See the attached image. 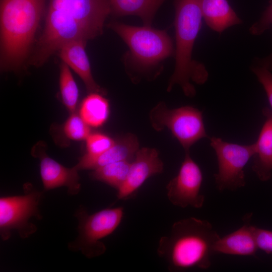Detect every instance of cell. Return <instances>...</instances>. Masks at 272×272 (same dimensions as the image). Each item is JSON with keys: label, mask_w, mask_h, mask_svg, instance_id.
Returning <instances> with one entry per match:
<instances>
[{"label": "cell", "mask_w": 272, "mask_h": 272, "mask_svg": "<svg viewBox=\"0 0 272 272\" xmlns=\"http://www.w3.org/2000/svg\"><path fill=\"white\" fill-rule=\"evenodd\" d=\"M109 14L108 0H47L44 30L30 64L40 66L65 44L101 34Z\"/></svg>", "instance_id": "6da1fadb"}, {"label": "cell", "mask_w": 272, "mask_h": 272, "mask_svg": "<svg viewBox=\"0 0 272 272\" xmlns=\"http://www.w3.org/2000/svg\"><path fill=\"white\" fill-rule=\"evenodd\" d=\"M220 237L209 221L187 218L174 223L169 234L160 238L157 252L170 271L206 269Z\"/></svg>", "instance_id": "7a4b0ae2"}, {"label": "cell", "mask_w": 272, "mask_h": 272, "mask_svg": "<svg viewBox=\"0 0 272 272\" xmlns=\"http://www.w3.org/2000/svg\"><path fill=\"white\" fill-rule=\"evenodd\" d=\"M47 0H0L1 69L19 71L28 55Z\"/></svg>", "instance_id": "3957f363"}, {"label": "cell", "mask_w": 272, "mask_h": 272, "mask_svg": "<svg viewBox=\"0 0 272 272\" xmlns=\"http://www.w3.org/2000/svg\"><path fill=\"white\" fill-rule=\"evenodd\" d=\"M201 0H174L176 50L175 65L167 91L175 85L181 88L184 95L193 97L196 94L191 82L203 84L209 73L205 66L192 59L195 40L201 27Z\"/></svg>", "instance_id": "277c9868"}, {"label": "cell", "mask_w": 272, "mask_h": 272, "mask_svg": "<svg viewBox=\"0 0 272 272\" xmlns=\"http://www.w3.org/2000/svg\"><path fill=\"white\" fill-rule=\"evenodd\" d=\"M108 26L128 45L127 61L138 70L151 69L174 54L172 40L165 31L151 26L138 27L117 22H112Z\"/></svg>", "instance_id": "5b68a950"}, {"label": "cell", "mask_w": 272, "mask_h": 272, "mask_svg": "<svg viewBox=\"0 0 272 272\" xmlns=\"http://www.w3.org/2000/svg\"><path fill=\"white\" fill-rule=\"evenodd\" d=\"M78 220V236L68 245L71 251H80L89 258L99 256L106 250L100 240L112 233L120 225L123 216L122 207L107 208L92 214L81 206L76 211Z\"/></svg>", "instance_id": "8992f818"}, {"label": "cell", "mask_w": 272, "mask_h": 272, "mask_svg": "<svg viewBox=\"0 0 272 272\" xmlns=\"http://www.w3.org/2000/svg\"><path fill=\"white\" fill-rule=\"evenodd\" d=\"M23 195L1 197L0 198V235L5 241L17 230L20 237L26 238L34 233L37 228L30 220L34 217L41 219L38 209L43 192L29 183L23 186Z\"/></svg>", "instance_id": "52a82bcc"}, {"label": "cell", "mask_w": 272, "mask_h": 272, "mask_svg": "<svg viewBox=\"0 0 272 272\" xmlns=\"http://www.w3.org/2000/svg\"><path fill=\"white\" fill-rule=\"evenodd\" d=\"M150 120L156 131L169 129L179 141L185 152L199 140L209 137L207 134L202 112L197 108L185 106L169 109L160 102L150 111Z\"/></svg>", "instance_id": "ba28073f"}, {"label": "cell", "mask_w": 272, "mask_h": 272, "mask_svg": "<svg viewBox=\"0 0 272 272\" xmlns=\"http://www.w3.org/2000/svg\"><path fill=\"white\" fill-rule=\"evenodd\" d=\"M209 139L218 160V172L214 174L217 189L221 191L235 190L244 186V168L255 153V143L241 145L215 137Z\"/></svg>", "instance_id": "9c48e42d"}, {"label": "cell", "mask_w": 272, "mask_h": 272, "mask_svg": "<svg viewBox=\"0 0 272 272\" xmlns=\"http://www.w3.org/2000/svg\"><path fill=\"white\" fill-rule=\"evenodd\" d=\"M202 179L200 167L191 158L189 151L185 152L177 175L166 185L168 200L173 205L182 208H201L205 201V196L200 192Z\"/></svg>", "instance_id": "30bf717a"}, {"label": "cell", "mask_w": 272, "mask_h": 272, "mask_svg": "<svg viewBox=\"0 0 272 272\" xmlns=\"http://www.w3.org/2000/svg\"><path fill=\"white\" fill-rule=\"evenodd\" d=\"M163 169V163L156 149H139L131 162L125 181L117 190V199H126L131 197L149 178L162 173Z\"/></svg>", "instance_id": "8fae6325"}, {"label": "cell", "mask_w": 272, "mask_h": 272, "mask_svg": "<svg viewBox=\"0 0 272 272\" xmlns=\"http://www.w3.org/2000/svg\"><path fill=\"white\" fill-rule=\"evenodd\" d=\"M34 155L40 159V170L44 190L61 186L66 187L70 195L79 193L81 189L79 170L75 166L67 168L49 157L38 147Z\"/></svg>", "instance_id": "7c38bea8"}, {"label": "cell", "mask_w": 272, "mask_h": 272, "mask_svg": "<svg viewBox=\"0 0 272 272\" xmlns=\"http://www.w3.org/2000/svg\"><path fill=\"white\" fill-rule=\"evenodd\" d=\"M139 149L137 136L127 133L115 141L114 145L104 152L96 155L85 154L75 166L80 170H94L103 166L123 160L132 161Z\"/></svg>", "instance_id": "4fadbf2b"}, {"label": "cell", "mask_w": 272, "mask_h": 272, "mask_svg": "<svg viewBox=\"0 0 272 272\" xmlns=\"http://www.w3.org/2000/svg\"><path fill=\"white\" fill-rule=\"evenodd\" d=\"M87 41L77 40L63 45L58 50L63 62L71 67L83 81L88 92L103 95L106 91L95 81L88 55L85 51Z\"/></svg>", "instance_id": "5bb4252c"}, {"label": "cell", "mask_w": 272, "mask_h": 272, "mask_svg": "<svg viewBox=\"0 0 272 272\" xmlns=\"http://www.w3.org/2000/svg\"><path fill=\"white\" fill-rule=\"evenodd\" d=\"M252 214L245 216L244 224L238 229L216 241L214 253L240 256H254L258 249L253 227L250 224Z\"/></svg>", "instance_id": "9a60e30c"}, {"label": "cell", "mask_w": 272, "mask_h": 272, "mask_svg": "<svg viewBox=\"0 0 272 272\" xmlns=\"http://www.w3.org/2000/svg\"><path fill=\"white\" fill-rule=\"evenodd\" d=\"M262 112L265 119L255 143L252 169L260 180L266 181L271 178L272 171V110L264 107Z\"/></svg>", "instance_id": "2e32d148"}, {"label": "cell", "mask_w": 272, "mask_h": 272, "mask_svg": "<svg viewBox=\"0 0 272 272\" xmlns=\"http://www.w3.org/2000/svg\"><path fill=\"white\" fill-rule=\"evenodd\" d=\"M200 6L207 25L219 33L242 22L227 0H201Z\"/></svg>", "instance_id": "e0dca14e"}, {"label": "cell", "mask_w": 272, "mask_h": 272, "mask_svg": "<svg viewBox=\"0 0 272 272\" xmlns=\"http://www.w3.org/2000/svg\"><path fill=\"white\" fill-rule=\"evenodd\" d=\"M111 14L116 17L134 15L144 25L151 26L156 12L166 0H108Z\"/></svg>", "instance_id": "ac0fdd59"}, {"label": "cell", "mask_w": 272, "mask_h": 272, "mask_svg": "<svg viewBox=\"0 0 272 272\" xmlns=\"http://www.w3.org/2000/svg\"><path fill=\"white\" fill-rule=\"evenodd\" d=\"M79 114L90 127H99L108 118V101L100 93H91L82 101Z\"/></svg>", "instance_id": "d6986e66"}, {"label": "cell", "mask_w": 272, "mask_h": 272, "mask_svg": "<svg viewBox=\"0 0 272 272\" xmlns=\"http://www.w3.org/2000/svg\"><path fill=\"white\" fill-rule=\"evenodd\" d=\"M132 161L123 160L99 167L90 173V177L104 182L117 190L125 181Z\"/></svg>", "instance_id": "ffe728a7"}, {"label": "cell", "mask_w": 272, "mask_h": 272, "mask_svg": "<svg viewBox=\"0 0 272 272\" xmlns=\"http://www.w3.org/2000/svg\"><path fill=\"white\" fill-rule=\"evenodd\" d=\"M59 88L63 104L70 112L74 113L78 102L79 91L70 67L64 62L60 65Z\"/></svg>", "instance_id": "44dd1931"}, {"label": "cell", "mask_w": 272, "mask_h": 272, "mask_svg": "<svg viewBox=\"0 0 272 272\" xmlns=\"http://www.w3.org/2000/svg\"><path fill=\"white\" fill-rule=\"evenodd\" d=\"M64 132L70 139L74 141L86 140L91 133L90 126L80 114L73 113L63 126Z\"/></svg>", "instance_id": "7402d4cb"}, {"label": "cell", "mask_w": 272, "mask_h": 272, "mask_svg": "<svg viewBox=\"0 0 272 272\" xmlns=\"http://www.w3.org/2000/svg\"><path fill=\"white\" fill-rule=\"evenodd\" d=\"M263 13L260 18L250 28L249 32L253 35H259L272 26V2ZM258 65L272 71V53L258 61Z\"/></svg>", "instance_id": "603a6c76"}, {"label": "cell", "mask_w": 272, "mask_h": 272, "mask_svg": "<svg viewBox=\"0 0 272 272\" xmlns=\"http://www.w3.org/2000/svg\"><path fill=\"white\" fill-rule=\"evenodd\" d=\"M87 154L92 155L100 154L112 147L116 141L100 132L91 133L86 140Z\"/></svg>", "instance_id": "cb8c5ba5"}, {"label": "cell", "mask_w": 272, "mask_h": 272, "mask_svg": "<svg viewBox=\"0 0 272 272\" xmlns=\"http://www.w3.org/2000/svg\"><path fill=\"white\" fill-rule=\"evenodd\" d=\"M251 69L256 76L258 81L263 86L272 109V74L271 71L258 65L252 66Z\"/></svg>", "instance_id": "d4e9b609"}, {"label": "cell", "mask_w": 272, "mask_h": 272, "mask_svg": "<svg viewBox=\"0 0 272 272\" xmlns=\"http://www.w3.org/2000/svg\"><path fill=\"white\" fill-rule=\"evenodd\" d=\"M253 229L258 249L272 254V231L255 226Z\"/></svg>", "instance_id": "484cf974"}, {"label": "cell", "mask_w": 272, "mask_h": 272, "mask_svg": "<svg viewBox=\"0 0 272 272\" xmlns=\"http://www.w3.org/2000/svg\"><path fill=\"white\" fill-rule=\"evenodd\" d=\"M272 2V0H269V3H270Z\"/></svg>", "instance_id": "4316f807"}]
</instances>
